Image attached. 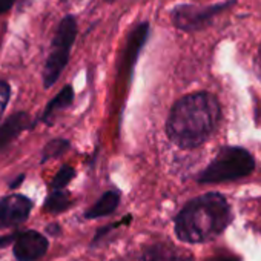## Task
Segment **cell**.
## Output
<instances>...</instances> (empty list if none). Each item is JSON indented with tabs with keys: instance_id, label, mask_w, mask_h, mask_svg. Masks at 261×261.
<instances>
[{
	"instance_id": "277c9868",
	"label": "cell",
	"mask_w": 261,
	"mask_h": 261,
	"mask_svg": "<svg viewBox=\"0 0 261 261\" xmlns=\"http://www.w3.org/2000/svg\"><path fill=\"white\" fill-rule=\"evenodd\" d=\"M77 20L72 16H66L57 28L53 40V51L48 56L43 68V86L51 88L63 72L69 60V51L75 42Z\"/></svg>"
},
{
	"instance_id": "44dd1931",
	"label": "cell",
	"mask_w": 261,
	"mask_h": 261,
	"mask_svg": "<svg viewBox=\"0 0 261 261\" xmlns=\"http://www.w3.org/2000/svg\"><path fill=\"white\" fill-rule=\"evenodd\" d=\"M255 68H256V72H258V75L261 77V45H259V49H258V54H256Z\"/></svg>"
},
{
	"instance_id": "30bf717a",
	"label": "cell",
	"mask_w": 261,
	"mask_h": 261,
	"mask_svg": "<svg viewBox=\"0 0 261 261\" xmlns=\"http://www.w3.org/2000/svg\"><path fill=\"white\" fill-rule=\"evenodd\" d=\"M72 100H74V89H72V86L68 85L46 105V108L43 111V115H42V121H45L46 124H51L53 117L57 112H60V111L66 109L68 106H71Z\"/></svg>"
},
{
	"instance_id": "7c38bea8",
	"label": "cell",
	"mask_w": 261,
	"mask_h": 261,
	"mask_svg": "<svg viewBox=\"0 0 261 261\" xmlns=\"http://www.w3.org/2000/svg\"><path fill=\"white\" fill-rule=\"evenodd\" d=\"M72 204L71 195L63 189H53L43 203V211L49 214H62Z\"/></svg>"
},
{
	"instance_id": "3957f363",
	"label": "cell",
	"mask_w": 261,
	"mask_h": 261,
	"mask_svg": "<svg viewBox=\"0 0 261 261\" xmlns=\"http://www.w3.org/2000/svg\"><path fill=\"white\" fill-rule=\"evenodd\" d=\"M255 168L253 157L243 148H221L214 162L200 174V183H223L247 177Z\"/></svg>"
},
{
	"instance_id": "7a4b0ae2",
	"label": "cell",
	"mask_w": 261,
	"mask_h": 261,
	"mask_svg": "<svg viewBox=\"0 0 261 261\" xmlns=\"http://www.w3.org/2000/svg\"><path fill=\"white\" fill-rule=\"evenodd\" d=\"M232 212L227 200L209 192L191 200L175 218V232L181 241L204 243L218 237L230 223Z\"/></svg>"
},
{
	"instance_id": "ffe728a7",
	"label": "cell",
	"mask_w": 261,
	"mask_h": 261,
	"mask_svg": "<svg viewBox=\"0 0 261 261\" xmlns=\"http://www.w3.org/2000/svg\"><path fill=\"white\" fill-rule=\"evenodd\" d=\"M23 181H25V174L17 175V177L14 178V181H11V183H10V189H17Z\"/></svg>"
},
{
	"instance_id": "4fadbf2b",
	"label": "cell",
	"mask_w": 261,
	"mask_h": 261,
	"mask_svg": "<svg viewBox=\"0 0 261 261\" xmlns=\"http://www.w3.org/2000/svg\"><path fill=\"white\" fill-rule=\"evenodd\" d=\"M148 30H149V28H148V23H142V25H139V27L134 30L133 36L129 37L127 49H126V57H127L126 63H127L129 66H133V65H134V60H136V57L139 56L140 48H142L143 43L146 42Z\"/></svg>"
},
{
	"instance_id": "8fae6325",
	"label": "cell",
	"mask_w": 261,
	"mask_h": 261,
	"mask_svg": "<svg viewBox=\"0 0 261 261\" xmlns=\"http://www.w3.org/2000/svg\"><path fill=\"white\" fill-rule=\"evenodd\" d=\"M120 203V194L115 192V191H108L105 192L100 200L92 206L89 207L86 212H85V217L88 220H94V218H100V217H106L109 214H112L117 206Z\"/></svg>"
},
{
	"instance_id": "ac0fdd59",
	"label": "cell",
	"mask_w": 261,
	"mask_h": 261,
	"mask_svg": "<svg viewBox=\"0 0 261 261\" xmlns=\"http://www.w3.org/2000/svg\"><path fill=\"white\" fill-rule=\"evenodd\" d=\"M16 4V0H0V14L8 13Z\"/></svg>"
},
{
	"instance_id": "7402d4cb",
	"label": "cell",
	"mask_w": 261,
	"mask_h": 261,
	"mask_svg": "<svg viewBox=\"0 0 261 261\" xmlns=\"http://www.w3.org/2000/svg\"><path fill=\"white\" fill-rule=\"evenodd\" d=\"M209 261H238V259L233 256H217V258H212Z\"/></svg>"
},
{
	"instance_id": "d6986e66",
	"label": "cell",
	"mask_w": 261,
	"mask_h": 261,
	"mask_svg": "<svg viewBox=\"0 0 261 261\" xmlns=\"http://www.w3.org/2000/svg\"><path fill=\"white\" fill-rule=\"evenodd\" d=\"M46 232L49 233V235H53V237H57V235H60V224L59 223H51V224H48L46 226Z\"/></svg>"
},
{
	"instance_id": "ba28073f",
	"label": "cell",
	"mask_w": 261,
	"mask_h": 261,
	"mask_svg": "<svg viewBox=\"0 0 261 261\" xmlns=\"http://www.w3.org/2000/svg\"><path fill=\"white\" fill-rule=\"evenodd\" d=\"M34 126L31 117L25 111H17L0 124V151H5L22 133Z\"/></svg>"
},
{
	"instance_id": "5b68a950",
	"label": "cell",
	"mask_w": 261,
	"mask_h": 261,
	"mask_svg": "<svg viewBox=\"0 0 261 261\" xmlns=\"http://www.w3.org/2000/svg\"><path fill=\"white\" fill-rule=\"evenodd\" d=\"M233 5V0L227 4H218L212 7L180 5L172 11V22L181 31H197L211 25L212 19L221 11Z\"/></svg>"
},
{
	"instance_id": "e0dca14e",
	"label": "cell",
	"mask_w": 261,
	"mask_h": 261,
	"mask_svg": "<svg viewBox=\"0 0 261 261\" xmlns=\"http://www.w3.org/2000/svg\"><path fill=\"white\" fill-rule=\"evenodd\" d=\"M19 232H14V233H8V235H4V237H0V247H7L10 246L11 243L16 241Z\"/></svg>"
},
{
	"instance_id": "9c48e42d",
	"label": "cell",
	"mask_w": 261,
	"mask_h": 261,
	"mask_svg": "<svg viewBox=\"0 0 261 261\" xmlns=\"http://www.w3.org/2000/svg\"><path fill=\"white\" fill-rule=\"evenodd\" d=\"M145 261H195L194 256L171 243H157L145 249Z\"/></svg>"
},
{
	"instance_id": "6da1fadb",
	"label": "cell",
	"mask_w": 261,
	"mask_h": 261,
	"mask_svg": "<svg viewBox=\"0 0 261 261\" xmlns=\"http://www.w3.org/2000/svg\"><path fill=\"white\" fill-rule=\"evenodd\" d=\"M220 114V105L212 94L186 95L174 105L169 114L168 136L180 148H197L215 130Z\"/></svg>"
},
{
	"instance_id": "2e32d148",
	"label": "cell",
	"mask_w": 261,
	"mask_h": 261,
	"mask_svg": "<svg viewBox=\"0 0 261 261\" xmlns=\"http://www.w3.org/2000/svg\"><path fill=\"white\" fill-rule=\"evenodd\" d=\"M10 97H11V88L7 82L0 80V118H2L8 103H10Z\"/></svg>"
},
{
	"instance_id": "9a60e30c",
	"label": "cell",
	"mask_w": 261,
	"mask_h": 261,
	"mask_svg": "<svg viewBox=\"0 0 261 261\" xmlns=\"http://www.w3.org/2000/svg\"><path fill=\"white\" fill-rule=\"evenodd\" d=\"M74 177H75L74 168L66 165V166H63V168H60V171L56 174V177H54L53 181H51V188H53V189H65Z\"/></svg>"
},
{
	"instance_id": "52a82bcc",
	"label": "cell",
	"mask_w": 261,
	"mask_h": 261,
	"mask_svg": "<svg viewBox=\"0 0 261 261\" xmlns=\"http://www.w3.org/2000/svg\"><path fill=\"white\" fill-rule=\"evenodd\" d=\"M48 247L49 241L45 235L37 230H25L19 232L14 241L13 253L17 261H37L45 256Z\"/></svg>"
},
{
	"instance_id": "5bb4252c",
	"label": "cell",
	"mask_w": 261,
	"mask_h": 261,
	"mask_svg": "<svg viewBox=\"0 0 261 261\" xmlns=\"http://www.w3.org/2000/svg\"><path fill=\"white\" fill-rule=\"evenodd\" d=\"M69 146H71V143L68 140H65V139H54V140H51L43 148L40 163H45V162H49L53 159H57V157L63 155L69 149Z\"/></svg>"
},
{
	"instance_id": "8992f818",
	"label": "cell",
	"mask_w": 261,
	"mask_h": 261,
	"mask_svg": "<svg viewBox=\"0 0 261 261\" xmlns=\"http://www.w3.org/2000/svg\"><path fill=\"white\" fill-rule=\"evenodd\" d=\"M33 200L22 194H11L0 200V229H13L23 224L31 211Z\"/></svg>"
}]
</instances>
